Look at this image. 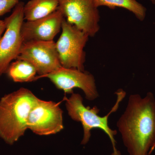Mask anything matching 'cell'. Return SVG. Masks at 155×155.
I'll list each match as a JSON object with an SVG mask.
<instances>
[{"instance_id": "11", "label": "cell", "mask_w": 155, "mask_h": 155, "mask_svg": "<svg viewBox=\"0 0 155 155\" xmlns=\"http://www.w3.org/2000/svg\"><path fill=\"white\" fill-rule=\"evenodd\" d=\"M59 0H30L23 9L24 19L32 21L51 14L58 9Z\"/></svg>"}, {"instance_id": "5", "label": "cell", "mask_w": 155, "mask_h": 155, "mask_svg": "<svg viewBox=\"0 0 155 155\" xmlns=\"http://www.w3.org/2000/svg\"><path fill=\"white\" fill-rule=\"evenodd\" d=\"M24 2H20L12 14L4 19L6 30L0 39V77L6 73L10 64L17 60L23 41L21 27L24 22Z\"/></svg>"}, {"instance_id": "14", "label": "cell", "mask_w": 155, "mask_h": 155, "mask_svg": "<svg viewBox=\"0 0 155 155\" xmlns=\"http://www.w3.org/2000/svg\"><path fill=\"white\" fill-rule=\"evenodd\" d=\"M20 0H0V17L11 12Z\"/></svg>"}, {"instance_id": "4", "label": "cell", "mask_w": 155, "mask_h": 155, "mask_svg": "<svg viewBox=\"0 0 155 155\" xmlns=\"http://www.w3.org/2000/svg\"><path fill=\"white\" fill-rule=\"evenodd\" d=\"M62 33L56 42V49L62 67L84 71L86 53L84 48L90 36L67 22L64 18Z\"/></svg>"}, {"instance_id": "12", "label": "cell", "mask_w": 155, "mask_h": 155, "mask_svg": "<svg viewBox=\"0 0 155 155\" xmlns=\"http://www.w3.org/2000/svg\"><path fill=\"white\" fill-rule=\"evenodd\" d=\"M6 73L14 82L23 83L36 81L37 72L34 67L27 61L16 60L10 64Z\"/></svg>"}, {"instance_id": "10", "label": "cell", "mask_w": 155, "mask_h": 155, "mask_svg": "<svg viewBox=\"0 0 155 155\" xmlns=\"http://www.w3.org/2000/svg\"><path fill=\"white\" fill-rule=\"evenodd\" d=\"M64 17L59 9L54 13L32 20L24 21L21 27L23 42L30 41H54L61 29Z\"/></svg>"}, {"instance_id": "16", "label": "cell", "mask_w": 155, "mask_h": 155, "mask_svg": "<svg viewBox=\"0 0 155 155\" xmlns=\"http://www.w3.org/2000/svg\"><path fill=\"white\" fill-rule=\"evenodd\" d=\"M150 1L152 3L153 5H155V0H150Z\"/></svg>"}, {"instance_id": "6", "label": "cell", "mask_w": 155, "mask_h": 155, "mask_svg": "<svg viewBox=\"0 0 155 155\" xmlns=\"http://www.w3.org/2000/svg\"><path fill=\"white\" fill-rule=\"evenodd\" d=\"M58 8L67 22L90 37L99 31L100 15L94 0H59Z\"/></svg>"}, {"instance_id": "8", "label": "cell", "mask_w": 155, "mask_h": 155, "mask_svg": "<svg viewBox=\"0 0 155 155\" xmlns=\"http://www.w3.org/2000/svg\"><path fill=\"white\" fill-rule=\"evenodd\" d=\"M60 103L38 99L29 113L27 128L40 136L60 132L64 128L63 111Z\"/></svg>"}, {"instance_id": "9", "label": "cell", "mask_w": 155, "mask_h": 155, "mask_svg": "<svg viewBox=\"0 0 155 155\" xmlns=\"http://www.w3.org/2000/svg\"><path fill=\"white\" fill-rule=\"evenodd\" d=\"M43 78L49 79L57 88L65 94H72L74 88H78L83 91L88 101H94L99 97L94 76L86 71L61 67Z\"/></svg>"}, {"instance_id": "15", "label": "cell", "mask_w": 155, "mask_h": 155, "mask_svg": "<svg viewBox=\"0 0 155 155\" xmlns=\"http://www.w3.org/2000/svg\"><path fill=\"white\" fill-rule=\"evenodd\" d=\"M6 25L5 20L0 19V39L2 37L3 34L4 33L6 30Z\"/></svg>"}, {"instance_id": "13", "label": "cell", "mask_w": 155, "mask_h": 155, "mask_svg": "<svg viewBox=\"0 0 155 155\" xmlns=\"http://www.w3.org/2000/svg\"><path fill=\"white\" fill-rule=\"evenodd\" d=\"M94 2L98 8L104 6L110 9L116 8L126 9L140 21H143L146 16V8L137 0H94Z\"/></svg>"}, {"instance_id": "2", "label": "cell", "mask_w": 155, "mask_h": 155, "mask_svg": "<svg viewBox=\"0 0 155 155\" xmlns=\"http://www.w3.org/2000/svg\"><path fill=\"white\" fill-rule=\"evenodd\" d=\"M38 98L28 89L21 87L0 100V137L14 144L24 135L29 113Z\"/></svg>"}, {"instance_id": "3", "label": "cell", "mask_w": 155, "mask_h": 155, "mask_svg": "<svg viewBox=\"0 0 155 155\" xmlns=\"http://www.w3.org/2000/svg\"><path fill=\"white\" fill-rule=\"evenodd\" d=\"M116 94L117 95L116 104L110 112L104 116H99L100 110L96 106L92 108L85 107L82 97L78 94L73 93L69 98L65 97L64 100L66 101L65 106L69 116L74 121L80 122L83 127V136L81 144L85 145L88 143L91 137L92 129L99 128L103 130L110 140L113 150L111 155H121L116 147L115 137L117 134V130H113L109 127L108 119L112 113L118 110L120 103L126 95V92L120 89Z\"/></svg>"}, {"instance_id": "1", "label": "cell", "mask_w": 155, "mask_h": 155, "mask_svg": "<svg viewBox=\"0 0 155 155\" xmlns=\"http://www.w3.org/2000/svg\"><path fill=\"white\" fill-rule=\"evenodd\" d=\"M129 155H149L155 148V98L153 93L142 97L130 95L116 123Z\"/></svg>"}, {"instance_id": "7", "label": "cell", "mask_w": 155, "mask_h": 155, "mask_svg": "<svg viewBox=\"0 0 155 155\" xmlns=\"http://www.w3.org/2000/svg\"><path fill=\"white\" fill-rule=\"evenodd\" d=\"M17 60L27 61L34 67L38 75L36 80L62 67L54 41L24 42Z\"/></svg>"}]
</instances>
